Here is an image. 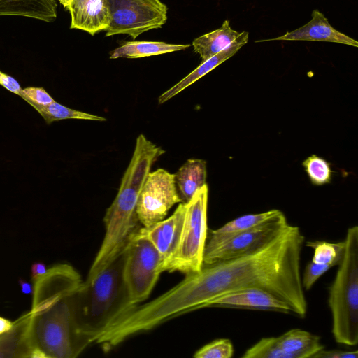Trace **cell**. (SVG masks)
I'll return each instance as SVG.
<instances>
[{"label":"cell","mask_w":358,"mask_h":358,"mask_svg":"<svg viewBox=\"0 0 358 358\" xmlns=\"http://www.w3.org/2000/svg\"><path fill=\"white\" fill-rule=\"evenodd\" d=\"M305 237L289 223L271 240L248 253L203 264L155 299L167 320L206 308L213 299L246 288L265 290L304 317L308 304L301 282V257Z\"/></svg>","instance_id":"obj_1"},{"label":"cell","mask_w":358,"mask_h":358,"mask_svg":"<svg viewBox=\"0 0 358 358\" xmlns=\"http://www.w3.org/2000/svg\"><path fill=\"white\" fill-rule=\"evenodd\" d=\"M30 335L48 358H75L90 343L78 332L72 294L83 282L71 265L57 264L33 280Z\"/></svg>","instance_id":"obj_2"},{"label":"cell","mask_w":358,"mask_h":358,"mask_svg":"<svg viewBox=\"0 0 358 358\" xmlns=\"http://www.w3.org/2000/svg\"><path fill=\"white\" fill-rule=\"evenodd\" d=\"M125 250L92 281H83L72 294L79 334L90 344L134 308L123 279Z\"/></svg>","instance_id":"obj_3"},{"label":"cell","mask_w":358,"mask_h":358,"mask_svg":"<svg viewBox=\"0 0 358 358\" xmlns=\"http://www.w3.org/2000/svg\"><path fill=\"white\" fill-rule=\"evenodd\" d=\"M343 256L329 289L328 304L336 342L348 346L358 343V227L348 229Z\"/></svg>","instance_id":"obj_4"},{"label":"cell","mask_w":358,"mask_h":358,"mask_svg":"<svg viewBox=\"0 0 358 358\" xmlns=\"http://www.w3.org/2000/svg\"><path fill=\"white\" fill-rule=\"evenodd\" d=\"M208 187L206 184L185 203L178 245L168 271L187 275L201 269L208 230Z\"/></svg>","instance_id":"obj_5"},{"label":"cell","mask_w":358,"mask_h":358,"mask_svg":"<svg viewBox=\"0 0 358 358\" xmlns=\"http://www.w3.org/2000/svg\"><path fill=\"white\" fill-rule=\"evenodd\" d=\"M161 257L151 242L138 231L124 251L122 275L129 298L137 306L150 296L160 274Z\"/></svg>","instance_id":"obj_6"},{"label":"cell","mask_w":358,"mask_h":358,"mask_svg":"<svg viewBox=\"0 0 358 358\" xmlns=\"http://www.w3.org/2000/svg\"><path fill=\"white\" fill-rule=\"evenodd\" d=\"M110 22L106 36L126 34L136 39L161 28L167 20V6L160 0H106Z\"/></svg>","instance_id":"obj_7"},{"label":"cell","mask_w":358,"mask_h":358,"mask_svg":"<svg viewBox=\"0 0 358 358\" xmlns=\"http://www.w3.org/2000/svg\"><path fill=\"white\" fill-rule=\"evenodd\" d=\"M182 203L174 174L164 169L150 172L141 192L136 206L143 227H149L164 219L169 210Z\"/></svg>","instance_id":"obj_8"},{"label":"cell","mask_w":358,"mask_h":358,"mask_svg":"<svg viewBox=\"0 0 358 358\" xmlns=\"http://www.w3.org/2000/svg\"><path fill=\"white\" fill-rule=\"evenodd\" d=\"M288 224L286 217L231 235L204 250L203 264H209L253 251L275 236Z\"/></svg>","instance_id":"obj_9"},{"label":"cell","mask_w":358,"mask_h":358,"mask_svg":"<svg viewBox=\"0 0 358 358\" xmlns=\"http://www.w3.org/2000/svg\"><path fill=\"white\" fill-rule=\"evenodd\" d=\"M185 203H180L173 213L166 219L149 227H141L138 232L154 245L161 257V270L168 271L176 253L184 220Z\"/></svg>","instance_id":"obj_10"},{"label":"cell","mask_w":358,"mask_h":358,"mask_svg":"<svg viewBox=\"0 0 358 358\" xmlns=\"http://www.w3.org/2000/svg\"><path fill=\"white\" fill-rule=\"evenodd\" d=\"M210 307L256 309L292 313L287 303L259 288H246L227 294L208 303L206 308Z\"/></svg>","instance_id":"obj_11"},{"label":"cell","mask_w":358,"mask_h":358,"mask_svg":"<svg viewBox=\"0 0 358 358\" xmlns=\"http://www.w3.org/2000/svg\"><path fill=\"white\" fill-rule=\"evenodd\" d=\"M66 10L71 17L70 29L83 30L92 36L106 31L110 22L106 0H72Z\"/></svg>","instance_id":"obj_12"},{"label":"cell","mask_w":358,"mask_h":358,"mask_svg":"<svg viewBox=\"0 0 358 358\" xmlns=\"http://www.w3.org/2000/svg\"><path fill=\"white\" fill-rule=\"evenodd\" d=\"M311 16L312 18L308 23L296 29L273 39L255 42L271 40L313 41L334 42L358 47L357 41L334 29L323 13L318 10H313Z\"/></svg>","instance_id":"obj_13"},{"label":"cell","mask_w":358,"mask_h":358,"mask_svg":"<svg viewBox=\"0 0 358 358\" xmlns=\"http://www.w3.org/2000/svg\"><path fill=\"white\" fill-rule=\"evenodd\" d=\"M248 41L247 31L237 32L231 28L229 22L225 20L220 28L195 38L192 46L194 52L200 55L201 62H204L229 46L244 45Z\"/></svg>","instance_id":"obj_14"},{"label":"cell","mask_w":358,"mask_h":358,"mask_svg":"<svg viewBox=\"0 0 358 358\" xmlns=\"http://www.w3.org/2000/svg\"><path fill=\"white\" fill-rule=\"evenodd\" d=\"M30 320L28 312L13 322L9 330L0 334V357L30 358L33 350Z\"/></svg>","instance_id":"obj_15"},{"label":"cell","mask_w":358,"mask_h":358,"mask_svg":"<svg viewBox=\"0 0 358 358\" xmlns=\"http://www.w3.org/2000/svg\"><path fill=\"white\" fill-rule=\"evenodd\" d=\"M284 217H285V215L276 209L238 217L217 229L210 230L209 236L208 234L205 249L215 245L231 235L254 229Z\"/></svg>","instance_id":"obj_16"},{"label":"cell","mask_w":358,"mask_h":358,"mask_svg":"<svg viewBox=\"0 0 358 358\" xmlns=\"http://www.w3.org/2000/svg\"><path fill=\"white\" fill-rule=\"evenodd\" d=\"M55 0H0V16H21L52 22L57 18Z\"/></svg>","instance_id":"obj_17"},{"label":"cell","mask_w":358,"mask_h":358,"mask_svg":"<svg viewBox=\"0 0 358 358\" xmlns=\"http://www.w3.org/2000/svg\"><path fill=\"white\" fill-rule=\"evenodd\" d=\"M276 338L279 346L291 358H313L324 348L320 336L299 329H290Z\"/></svg>","instance_id":"obj_18"},{"label":"cell","mask_w":358,"mask_h":358,"mask_svg":"<svg viewBox=\"0 0 358 358\" xmlns=\"http://www.w3.org/2000/svg\"><path fill=\"white\" fill-rule=\"evenodd\" d=\"M175 182L182 203L188 202L206 183V162L189 159L174 174Z\"/></svg>","instance_id":"obj_19"},{"label":"cell","mask_w":358,"mask_h":358,"mask_svg":"<svg viewBox=\"0 0 358 358\" xmlns=\"http://www.w3.org/2000/svg\"><path fill=\"white\" fill-rule=\"evenodd\" d=\"M189 44H171L161 41H127L115 48L110 54V59L140 58L184 50Z\"/></svg>","instance_id":"obj_20"},{"label":"cell","mask_w":358,"mask_h":358,"mask_svg":"<svg viewBox=\"0 0 358 358\" xmlns=\"http://www.w3.org/2000/svg\"><path fill=\"white\" fill-rule=\"evenodd\" d=\"M241 44H235L229 46L221 52H218L212 57L204 62H201V64L196 67L189 74L174 85L170 89L162 93L158 98L159 104L167 101L189 85L196 81L198 79L206 75L217 66L232 57L236 53L241 47Z\"/></svg>","instance_id":"obj_21"},{"label":"cell","mask_w":358,"mask_h":358,"mask_svg":"<svg viewBox=\"0 0 358 358\" xmlns=\"http://www.w3.org/2000/svg\"><path fill=\"white\" fill-rule=\"evenodd\" d=\"M306 244L314 250L311 262L317 264L327 265L331 268L338 266L343 256L345 241L337 243L315 241H308Z\"/></svg>","instance_id":"obj_22"},{"label":"cell","mask_w":358,"mask_h":358,"mask_svg":"<svg viewBox=\"0 0 358 358\" xmlns=\"http://www.w3.org/2000/svg\"><path fill=\"white\" fill-rule=\"evenodd\" d=\"M47 124L66 119L105 121L106 118L66 107L55 101L45 106L34 108Z\"/></svg>","instance_id":"obj_23"},{"label":"cell","mask_w":358,"mask_h":358,"mask_svg":"<svg viewBox=\"0 0 358 358\" xmlns=\"http://www.w3.org/2000/svg\"><path fill=\"white\" fill-rule=\"evenodd\" d=\"M242 358H291L279 346L276 337L262 338L249 348Z\"/></svg>","instance_id":"obj_24"},{"label":"cell","mask_w":358,"mask_h":358,"mask_svg":"<svg viewBox=\"0 0 358 358\" xmlns=\"http://www.w3.org/2000/svg\"><path fill=\"white\" fill-rule=\"evenodd\" d=\"M303 165L313 184L321 185L331 180V168L325 159L313 155L303 162Z\"/></svg>","instance_id":"obj_25"},{"label":"cell","mask_w":358,"mask_h":358,"mask_svg":"<svg viewBox=\"0 0 358 358\" xmlns=\"http://www.w3.org/2000/svg\"><path fill=\"white\" fill-rule=\"evenodd\" d=\"M234 352L231 341L227 338L214 340L196 350L195 358H231Z\"/></svg>","instance_id":"obj_26"},{"label":"cell","mask_w":358,"mask_h":358,"mask_svg":"<svg viewBox=\"0 0 358 358\" xmlns=\"http://www.w3.org/2000/svg\"><path fill=\"white\" fill-rule=\"evenodd\" d=\"M19 96L32 106L34 108L45 106L55 101L44 88L39 87H27L22 89Z\"/></svg>","instance_id":"obj_27"},{"label":"cell","mask_w":358,"mask_h":358,"mask_svg":"<svg viewBox=\"0 0 358 358\" xmlns=\"http://www.w3.org/2000/svg\"><path fill=\"white\" fill-rule=\"evenodd\" d=\"M331 267L327 265H320L313 262H309L305 267L301 282L303 289L309 290L314 283L324 274Z\"/></svg>","instance_id":"obj_28"},{"label":"cell","mask_w":358,"mask_h":358,"mask_svg":"<svg viewBox=\"0 0 358 358\" xmlns=\"http://www.w3.org/2000/svg\"><path fill=\"white\" fill-rule=\"evenodd\" d=\"M358 351H345L339 350H326L322 349L317 352L313 358H357Z\"/></svg>","instance_id":"obj_29"},{"label":"cell","mask_w":358,"mask_h":358,"mask_svg":"<svg viewBox=\"0 0 358 358\" xmlns=\"http://www.w3.org/2000/svg\"><path fill=\"white\" fill-rule=\"evenodd\" d=\"M0 85L15 94L19 95L22 90L18 81L13 77L8 76L0 71Z\"/></svg>","instance_id":"obj_30"},{"label":"cell","mask_w":358,"mask_h":358,"mask_svg":"<svg viewBox=\"0 0 358 358\" xmlns=\"http://www.w3.org/2000/svg\"><path fill=\"white\" fill-rule=\"evenodd\" d=\"M47 271L46 266L43 262H36L32 264L31 268V273L32 280H34L43 274Z\"/></svg>","instance_id":"obj_31"},{"label":"cell","mask_w":358,"mask_h":358,"mask_svg":"<svg viewBox=\"0 0 358 358\" xmlns=\"http://www.w3.org/2000/svg\"><path fill=\"white\" fill-rule=\"evenodd\" d=\"M13 326V322L0 316V334H3L9 330Z\"/></svg>","instance_id":"obj_32"},{"label":"cell","mask_w":358,"mask_h":358,"mask_svg":"<svg viewBox=\"0 0 358 358\" xmlns=\"http://www.w3.org/2000/svg\"><path fill=\"white\" fill-rule=\"evenodd\" d=\"M19 285L21 288V291L22 293L25 294H32L33 292V286L31 283L26 282L22 279L19 280Z\"/></svg>","instance_id":"obj_33"},{"label":"cell","mask_w":358,"mask_h":358,"mask_svg":"<svg viewBox=\"0 0 358 358\" xmlns=\"http://www.w3.org/2000/svg\"><path fill=\"white\" fill-rule=\"evenodd\" d=\"M65 8L67 9L68 6L70 5L72 0H57Z\"/></svg>","instance_id":"obj_34"}]
</instances>
